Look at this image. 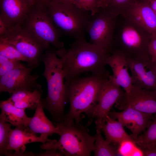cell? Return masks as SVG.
I'll list each match as a JSON object with an SVG mask.
<instances>
[{
	"instance_id": "1",
	"label": "cell",
	"mask_w": 156,
	"mask_h": 156,
	"mask_svg": "<svg viewBox=\"0 0 156 156\" xmlns=\"http://www.w3.org/2000/svg\"><path fill=\"white\" fill-rule=\"evenodd\" d=\"M56 53L61 59L66 80L79 77L86 72H106L107 60L111 53L87 42L85 38L75 40L68 48L56 50Z\"/></svg>"
},
{
	"instance_id": "2",
	"label": "cell",
	"mask_w": 156,
	"mask_h": 156,
	"mask_svg": "<svg viewBox=\"0 0 156 156\" xmlns=\"http://www.w3.org/2000/svg\"><path fill=\"white\" fill-rule=\"evenodd\" d=\"M110 75L108 71L89 76L66 80L65 84L70 108L63 122L81 123L85 113L88 116L97 102L99 93Z\"/></svg>"
},
{
	"instance_id": "3",
	"label": "cell",
	"mask_w": 156,
	"mask_h": 156,
	"mask_svg": "<svg viewBox=\"0 0 156 156\" xmlns=\"http://www.w3.org/2000/svg\"><path fill=\"white\" fill-rule=\"evenodd\" d=\"M40 60L44 66L42 75L47 83V94L41 101L44 109L50 113L52 120L56 123L63 122L64 109L68 101L64 79L62 60L57 56L56 49L49 47L41 56Z\"/></svg>"
},
{
	"instance_id": "4",
	"label": "cell",
	"mask_w": 156,
	"mask_h": 156,
	"mask_svg": "<svg viewBox=\"0 0 156 156\" xmlns=\"http://www.w3.org/2000/svg\"><path fill=\"white\" fill-rule=\"evenodd\" d=\"M58 130L60 138L43 143L42 149H56L63 156H90L95 149V135H91L87 128L81 123L53 122Z\"/></svg>"
},
{
	"instance_id": "5",
	"label": "cell",
	"mask_w": 156,
	"mask_h": 156,
	"mask_svg": "<svg viewBox=\"0 0 156 156\" xmlns=\"http://www.w3.org/2000/svg\"><path fill=\"white\" fill-rule=\"evenodd\" d=\"M151 35L145 29L120 14L117 18L112 51H120L127 57L151 60L149 52Z\"/></svg>"
},
{
	"instance_id": "6",
	"label": "cell",
	"mask_w": 156,
	"mask_h": 156,
	"mask_svg": "<svg viewBox=\"0 0 156 156\" xmlns=\"http://www.w3.org/2000/svg\"><path fill=\"white\" fill-rule=\"evenodd\" d=\"M48 13L55 26L74 40L85 38L86 28L93 15L90 11L72 3L47 1Z\"/></svg>"
},
{
	"instance_id": "7",
	"label": "cell",
	"mask_w": 156,
	"mask_h": 156,
	"mask_svg": "<svg viewBox=\"0 0 156 156\" xmlns=\"http://www.w3.org/2000/svg\"><path fill=\"white\" fill-rule=\"evenodd\" d=\"M21 26L37 39L51 44L56 50L64 47V43L60 40L63 33L50 17L46 2L34 4Z\"/></svg>"
},
{
	"instance_id": "8",
	"label": "cell",
	"mask_w": 156,
	"mask_h": 156,
	"mask_svg": "<svg viewBox=\"0 0 156 156\" xmlns=\"http://www.w3.org/2000/svg\"><path fill=\"white\" fill-rule=\"evenodd\" d=\"M14 46L27 60L28 66H39L40 59L50 44L39 40L21 25L10 27L6 33L0 36Z\"/></svg>"
},
{
	"instance_id": "9",
	"label": "cell",
	"mask_w": 156,
	"mask_h": 156,
	"mask_svg": "<svg viewBox=\"0 0 156 156\" xmlns=\"http://www.w3.org/2000/svg\"><path fill=\"white\" fill-rule=\"evenodd\" d=\"M117 16L106 8H101L93 15L86 28L91 43L111 53Z\"/></svg>"
},
{
	"instance_id": "10",
	"label": "cell",
	"mask_w": 156,
	"mask_h": 156,
	"mask_svg": "<svg viewBox=\"0 0 156 156\" xmlns=\"http://www.w3.org/2000/svg\"><path fill=\"white\" fill-rule=\"evenodd\" d=\"M121 88L109 78L99 93L96 104L88 116V126L91 123L94 118L96 119L95 123L96 129H100L105 123L106 116L109 115L112 106L124 92Z\"/></svg>"
},
{
	"instance_id": "11",
	"label": "cell",
	"mask_w": 156,
	"mask_h": 156,
	"mask_svg": "<svg viewBox=\"0 0 156 156\" xmlns=\"http://www.w3.org/2000/svg\"><path fill=\"white\" fill-rule=\"evenodd\" d=\"M33 67H26L10 71L0 77V92L10 94L20 90H39L42 91V86L37 81L38 73L32 74Z\"/></svg>"
},
{
	"instance_id": "12",
	"label": "cell",
	"mask_w": 156,
	"mask_h": 156,
	"mask_svg": "<svg viewBox=\"0 0 156 156\" xmlns=\"http://www.w3.org/2000/svg\"><path fill=\"white\" fill-rule=\"evenodd\" d=\"M115 106L120 110L130 107L144 113L156 114V90L143 89L133 84L129 92H125Z\"/></svg>"
},
{
	"instance_id": "13",
	"label": "cell",
	"mask_w": 156,
	"mask_h": 156,
	"mask_svg": "<svg viewBox=\"0 0 156 156\" xmlns=\"http://www.w3.org/2000/svg\"><path fill=\"white\" fill-rule=\"evenodd\" d=\"M126 57L133 84L142 88L156 90L155 65L151 60Z\"/></svg>"
},
{
	"instance_id": "14",
	"label": "cell",
	"mask_w": 156,
	"mask_h": 156,
	"mask_svg": "<svg viewBox=\"0 0 156 156\" xmlns=\"http://www.w3.org/2000/svg\"><path fill=\"white\" fill-rule=\"evenodd\" d=\"M122 110L110 112L109 115L130 130L131 132L130 135L134 140L146 129L155 117L153 114L144 113L130 107Z\"/></svg>"
},
{
	"instance_id": "15",
	"label": "cell",
	"mask_w": 156,
	"mask_h": 156,
	"mask_svg": "<svg viewBox=\"0 0 156 156\" xmlns=\"http://www.w3.org/2000/svg\"><path fill=\"white\" fill-rule=\"evenodd\" d=\"M34 3L33 0H0V17L10 27L21 25Z\"/></svg>"
},
{
	"instance_id": "16",
	"label": "cell",
	"mask_w": 156,
	"mask_h": 156,
	"mask_svg": "<svg viewBox=\"0 0 156 156\" xmlns=\"http://www.w3.org/2000/svg\"><path fill=\"white\" fill-rule=\"evenodd\" d=\"M43 135L38 136L28 126L16 127L12 129L9 144L4 155L22 156L24 153L23 148L26 144L34 142L44 143L52 141Z\"/></svg>"
},
{
	"instance_id": "17",
	"label": "cell",
	"mask_w": 156,
	"mask_h": 156,
	"mask_svg": "<svg viewBox=\"0 0 156 156\" xmlns=\"http://www.w3.org/2000/svg\"><path fill=\"white\" fill-rule=\"evenodd\" d=\"M120 14L156 35V16L147 2L138 1Z\"/></svg>"
},
{
	"instance_id": "18",
	"label": "cell",
	"mask_w": 156,
	"mask_h": 156,
	"mask_svg": "<svg viewBox=\"0 0 156 156\" xmlns=\"http://www.w3.org/2000/svg\"><path fill=\"white\" fill-rule=\"evenodd\" d=\"M107 64L111 68L113 75L109 78L122 88L127 93L129 92L133 85L125 55L121 52L113 50L108 58Z\"/></svg>"
},
{
	"instance_id": "19",
	"label": "cell",
	"mask_w": 156,
	"mask_h": 156,
	"mask_svg": "<svg viewBox=\"0 0 156 156\" xmlns=\"http://www.w3.org/2000/svg\"><path fill=\"white\" fill-rule=\"evenodd\" d=\"M0 107V121L8 123L16 127L28 126L31 118L27 116L25 109L16 107L9 99L1 101Z\"/></svg>"
},
{
	"instance_id": "20",
	"label": "cell",
	"mask_w": 156,
	"mask_h": 156,
	"mask_svg": "<svg viewBox=\"0 0 156 156\" xmlns=\"http://www.w3.org/2000/svg\"><path fill=\"white\" fill-rule=\"evenodd\" d=\"M44 109L40 100L34 116L31 118L28 127L36 134L39 133L48 137L53 134H58L57 127L47 117Z\"/></svg>"
},
{
	"instance_id": "21",
	"label": "cell",
	"mask_w": 156,
	"mask_h": 156,
	"mask_svg": "<svg viewBox=\"0 0 156 156\" xmlns=\"http://www.w3.org/2000/svg\"><path fill=\"white\" fill-rule=\"evenodd\" d=\"M104 133L106 140L109 143L118 146L122 142L126 140H134L125 131L124 127L118 121L106 116L105 123L99 129Z\"/></svg>"
},
{
	"instance_id": "22",
	"label": "cell",
	"mask_w": 156,
	"mask_h": 156,
	"mask_svg": "<svg viewBox=\"0 0 156 156\" xmlns=\"http://www.w3.org/2000/svg\"><path fill=\"white\" fill-rule=\"evenodd\" d=\"M43 91L22 90L16 91L9 98L16 107L24 109H36L41 99Z\"/></svg>"
},
{
	"instance_id": "23",
	"label": "cell",
	"mask_w": 156,
	"mask_h": 156,
	"mask_svg": "<svg viewBox=\"0 0 156 156\" xmlns=\"http://www.w3.org/2000/svg\"><path fill=\"white\" fill-rule=\"evenodd\" d=\"M96 139L94 142L95 156H118L117 146L109 144L103 137L102 131L96 130Z\"/></svg>"
},
{
	"instance_id": "24",
	"label": "cell",
	"mask_w": 156,
	"mask_h": 156,
	"mask_svg": "<svg viewBox=\"0 0 156 156\" xmlns=\"http://www.w3.org/2000/svg\"><path fill=\"white\" fill-rule=\"evenodd\" d=\"M136 144L143 150L156 144V114L143 133L134 140Z\"/></svg>"
},
{
	"instance_id": "25",
	"label": "cell",
	"mask_w": 156,
	"mask_h": 156,
	"mask_svg": "<svg viewBox=\"0 0 156 156\" xmlns=\"http://www.w3.org/2000/svg\"><path fill=\"white\" fill-rule=\"evenodd\" d=\"M0 55L10 59L27 62V60L14 46L1 38H0Z\"/></svg>"
},
{
	"instance_id": "26",
	"label": "cell",
	"mask_w": 156,
	"mask_h": 156,
	"mask_svg": "<svg viewBox=\"0 0 156 156\" xmlns=\"http://www.w3.org/2000/svg\"><path fill=\"white\" fill-rule=\"evenodd\" d=\"M10 123L0 121V155H4L9 143L12 129Z\"/></svg>"
},
{
	"instance_id": "27",
	"label": "cell",
	"mask_w": 156,
	"mask_h": 156,
	"mask_svg": "<svg viewBox=\"0 0 156 156\" xmlns=\"http://www.w3.org/2000/svg\"><path fill=\"white\" fill-rule=\"evenodd\" d=\"M138 0H108L106 8L116 15L122 13Z\"/></svg>"
},
{
	"instance_id": "28",
	"label": "cell",
	"mask_w": 156,
	"mask_h": 156,
	"mask_svg": "<svg viewBox=\"0 0 156 156\" xmlns=\"http://www.w3.org/2000/svg\"><path fill=\"white\" fill-rule=\"evenodd\" d=\"M25 66L20 61L10 59L0 55V77L10 71Z\"/></svg>"
},
{
	"instance_id": "29",
	"label": "cell",
	"mask_w": 156,
	"mask_h": 156,
	"mask_svg": "<svg viewBox=\"0 0 156 156\" xmlns=\"http://www.w3.org/2000/svg\"><path fill=\"white\" fill-rule=\"evenodd\" d=\"M70 3L91 12L94 15L101 8L99 0H70Z\"/></svg>"
},
{
	"instance_id": "30",
	"label": "cell",
	"mask_w": 156,
	"mask_h": 156,
	"mask_svg": "<svg viewBox=\"0 0 156 156\" xmlns=\"http://www.w3.org/2000/svg\"><path fill=\"white\" fill-rule=\"evenodd\" d=\"M137 146L134 140H124L117 146L118 156H131Z\"/></svg>"
},
{
	"instance_id": "31",
	"label": "cell",
	"mask_w": 156,
	"mask_h": 156,
	"mask_svg": "<svg viewBox=\"0 0 156 156\" xmlns=\"http://www.w3.org/2000/svg\"><path fill=\"white\" fill-rule=\"evenodd\" d=\"M149 52L151 61L153 62L156 59V35H151L149 46Z\"/></svg>"
},
{
	"instance_id": "32",
	"label": "cell",
	"mask_w": 156,
	"mask_h": 156,
	"mask_svg": "<svg viewBox=\"0 0 156 156\" xmlns=\"http://www.w3.org/2000/svg\"><path fill=\"white\" fill-rule=\"evenodd\" d=\"M144 156H156V144L143 149Z\"/></svg>"
},
{
	"instance_id": "33",
	"label": "cell",
	"mask_w": 156,
	"mask_h": 156,
	"mask_svg": "<svg viewBox=\"0 0 156 156\" xmlns=\"http://www.w3.org/2000/svg\"><path fill=\"white\" fill-rule=\"evenodd\" d=\"M10 27L0 17V37L4 36Z\"/></svg>"
},
{
	"instance_id": "34",
	"label": "cell",
	"mask_w": 156,
	"mask_h": 156,
	"mask_svg": "<svg viewBox=\"0 0 156 156\" xmlns=\"http://www.w3.org/2000/svg\"><path fill=\"white\" fill-rule=\"evenodd\" d=\"M144 156L143 150L137 145L136 146L131 156Z\"/></svg>"
},
{
	"instance_id": "35",
	"label": "cell",
	"mask_w": 156,
	"mask_h": 156,
	"mask_svg": "<svg viewBox=\"0 0 156 156\" xmlns=\"http://www.w3.org/2000/svg\"><path fill=\"white\" fill-rule=\"evenodd\" d=\"M146 1L148 3L156 16V0H152Z\"/></svg>"
},
{
	"instance_id": "36",
	"label": "cell",
	"mask_w": 156,
	"mask_h": 156,
	"mask_svg": "<svg viewBox=\"0 0 156 156\" xmlns=\"http://www.w3.org/2000/svg\"><path fill=\"white\" fill-rule=\"evenodd\" d=\"M101 8H105L107 6L108 0H99Z\"/></svg>"
},
{
	"instance_id": "37",
	"label": "cell",
	"mask_w": 156,
	"mask_h": 156,
	"mask_svg": "<svg viewBox=\"0 0 156 156\" xmlns=\"http://www.w3.org/2000/svg\"><path fill=\"white\" fill-rule=\"evenodd\" d=\"M47 1L57 3H70V0H47Z\"/></svg>"
},
{
	"instance_id": "38",
	"label": "cell",
	"mask_w": 156,
	"mask_h": 156,
	"mask_svg": "<svg viewBox=\"0 0 156 156\" xmlns=\"http://www.w3.org/2000/svg\"><path fill=\"white\" fill-rule=\"evenodd\" d=\"M35 3H44L46 2L47 0H33Z\"/></svg>"
},
{
	"instance_id": "39",
	"label": "cell",
	"mask_w": 156,
	"mask_h": 156,
	"mask_svg": "<svg viewBox=\"0 0 156 156\" xmlns=\"http://www.w3.org/2000/svg\"><path fill=\"white\" fill-rule=\"evenodd\" d=\"M150 0H138V1H149Z\"/></svg>"
},
{
	"instance_id": "40",
	"label": "cell",
	"mask_w": 156,
	"mask_h": 156,
	"mask_svg": "<svg viewBox=\"0 0 156 156\" xmlns=\"http://www.w3.org/2000/svg\"><path fill=\"white\" fill-rule=\"evenodd\" d=\"M155 76L156 77V65H155Z\"/></svg>"
},
{
	"instance_id": "41",
	"label": "cell",
	"mask_w": 156,
	"mask_h": 156,
	"mask_svg": "<svg viewBox=\"0 0 156 156\" xmlns=\"http://www.w3.org/2000/svg\"><path fill=\"white\" fill-rule=\"evenodd\" d=\"M153 63L155 65H156V59L155 60V61L153 62Z\"/></svg>"
}]
</instances>
